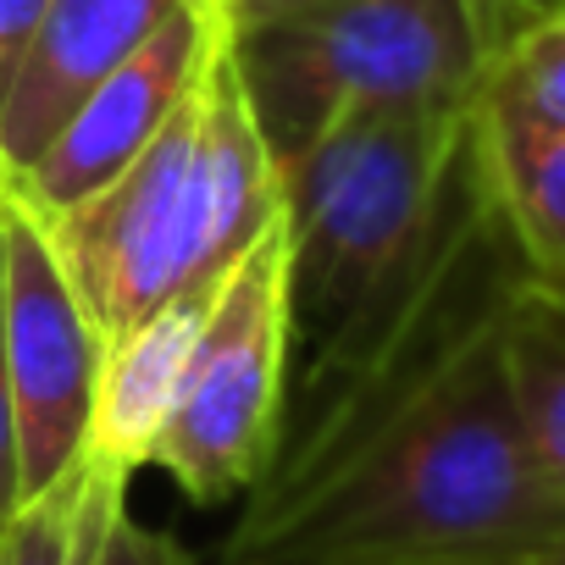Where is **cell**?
<instances>
[{
  "instance_id": "cell-1",
  "label": "cell",
  "mask_w": 565,
  "mask_h": 565,
  "mask_svg": "<svg viewBox=\"0 0 565 565\" xmlns=\"http://www.w3.org/2000/svg\"><path fill=\"white\" fill-rule=\"evenodd\" d=\"M504 317L372 449L271 521L233 526L216 559L510 565L559 543L565 493L526 444L504 372Z\"/></svg>"
},
{
  "instance_id": "cell-2",
  "label": "cell",
  "mask_w": 565,
  "mask_h": 565,
  "mask_svg": "<svg viewBox=\"0 0 565 565\" xmlns=\"http://www.w3.org/2000/svg\"><path fill=\"white\" fill-rule=\"evenodd\" d=\"M526 277L532 271L488 194L471 111L466 150L416 244L295 366L277 455L233 526L271 521L372 449L510 311Z\"/></svg>"
},
{
  "instance_id": "cell-3",
  "label": "cell",
  "mask_w": 565,
  "mask_h": 565,
  "mask_svg": "<svg viewBox=\"0 0 565 565\" xmlns=\"http://www.w3.org/2000/svg\"><path fill=\"white\" fill-rule=\"evenodd\" d=\"M282 216V172L216 29L200 84L150 150L78 211L40 222L78 300L117 344L178 295H205Z\"/></svg>"
},
{
  "instance_id": "cell-4",
  "label": "cell",
  "mask_w": 565,
  "mask_h": 565,
  "mask_svg": "<svg viewBox=\"0 0 565 565\" xmlns=\"http://www.w3.org/2000/svg\"><path fill=\"white\" fill-rule=\"evenodd\" d=\"M222 40L277 172L350 111L477 106L493 62L477 0H306Z\"/></svg>"
},
{
  "instance_id": "cell-5",
  "label": "cell",
  "mask_w": 565,
  "mask_h": 565,
  "mask_svg": "<svg viewBox=\"0 0 565 565\" xmlns=\"http://www.w3.org/2000/svg\"><path fill=\"white\" fill-rule=\"evenodd\" d=\"M477 106L350 111L282 167L295 344L317 350L427 227Z\"/></svg>"
},
{
  "instance_id": "cell-6",
  "label": "cell",
  "mask_w": 565,
  "mask_h": 565,
  "mask_svg": "<svg viewBox=\"0 0 565 565\" xmlns=\"http://www.w3.org/2000/svg\"><path fill=\"white\" fill-rule=\"evenodd\" d=\"M289 377V216H277L266 238L249 244L244 260L222 277L150 466H161L194 504L249 499L277 455Z\"/></svg>"
},
{
  "instance_id": "cell-7",
  "label": "cell",
  "mask_w": 565,
  "mask_h": 565,
  "mask_svg": "<svg viewBox=\"0 0 565 565\" xmlns=\"http://www.w3.org/2000/svg\"><path fill=\"white\" fill-rule=\"evenodd\" d=\"M0 344H7V377L18 405L23 444V488L29 499L62 482L84 449L100 399V372L111 339L78 300L73 277L40 227L7 189H0Z\"/></svg>"
},
{
  "instance_id": "cell-8",
  "label": "cell",
  "mask_w": 565,
  "mask_h": 565,
  "mask_svg": "<svg viewBox=\"0 0 565 565\" xmlns=\"http://www.w3.org/2000/svg\"><path fill=\"white\" fill-rule=\"evenodd\" d=\"M216 45V18L178 7L51 139V150L12 183H0L29 216L56 222L78 211L89 194H100L111 178H122L150 139L172 122V111L189 100V89L205 73V56Z\"/></svg>"
},
{
  "instance_id": "cell-9",
  "label": "cell",
  "mask_w": 565,
  "mask_h": 565,
  "mask_svg": "<svg viewBox=\"0 0 565 565\" xmlns=\"http://www.w3.org/2000/svg\"><path fill=\"white\" fill-rule=\"evenodd\" d=\"M178 12V0H51L0 106V183L23 178L67 117Z\"/></svg>"
},
{
  "instance_id": "cell-10",
  "label": "cell",
  "mask_w": 565,
  "mask_h": 565,
  "mask_svg": "<svg viewBox=\"0 0 565 565\" xmlns=\"http://www.w3.org/2000/svg\"><path fill=\"white\" fill-rule=\"evenodd\" d=\"M216 289L167 300L161 311H150L139 328H128L106 350L100 399H95V422H89V449L106 455L111 466H122V471L150 466V449H156V438L172 416V399L183 388V372H189V355L200 344V328L211 317Z\"/></svg>"
},
{
  "instance_id": "cell-11",
  "label": "cell",
  "mask_w": 565,
  "mask_h": 565,
  "mask_svg": "<svg viewBox=\"0 0 565 565\" xmlns=\"http://www.w3.org/2000/svg\"><path fill=\"white\" fill-rule=\"evenodd\" d=\"M477 156L488 194L543 289L565 295V134L532 122L526 111L477 95Z\"/></svg>"
},
{
  "instance_id": "cell-12",
  "label": "cell",
  "mask_w": 565,
  "mask_h": 565,
  "mask_svg": "<svg viewBox=\"0 0 565 565\" xmlns=\"http://www.w3.org/2000/svg\"><path fill=\"white\" fill-rule=\"evenodd\" d=\"M504 372L543 477L565 493V295L521 282L504 317Z\"/></svg>"
},
{
  "instance_id": "cell-13",
  "label": "cell",
  "mask_w": 565,
  "mask_h": 565,
  "mask_svg": "<svg viewBox=\"0 0 565 565\" xmlns=\"http://www.w3.org/2000/svg\"><path fill=\"white\" fill-rule=\"evenodd\" d=\"M128 482L134 471L84 449L62 482L23 499L12 526L0 532V565H95L106 521L128 504Z\"/></svg>"
},
{
  "instance_id": "cell-14",
  "label": "cell",
  "mask_w": 565,
  "mask_h": 565,
  "mask_svg": "<svg viewBox=\"0 0 565 565\" xmlns=\"http://www.w3.org/2000/svg\"><path fill=\"white\" fill-rule=\"evenodd\" d=\"M482 89L532 122L565 134V7L526 18L488 62Z\"/></svg>"
},
{
  "instance_id": "cell-15",
  "label": "cell",
  "mask_w": 565,
  "mask_h": 565,
  "mask_svg": "<svg viewBox=\"0 0 565 565\" xmlns=\"http://www.w3.org/2000/svg\"><path fill=\"white\" fill-rule=\"evenodd\" d=\"M95 565H194V554L178 543V532L145 526V521L122 504V510L106 521V537H100Z\"/></svg>"
},
{
  "instance_id": "cell-16",
  "label": "cell",
  "mask_w": 565,
  "mask_h": 565,
  "mask_svg": "<svg viewBox=\"0 0 565 565\" xmlns=\"http://www.w3.org/2000/svg\"><path fill=\"white\" fill-rule=\"evenodd\" d=\"M7 271V255H0ZM29 488H23V444H18V405H12V377H7V344H0V532L12 526V515L23 510Z\"/></svg>"
},
{
  "instance_id": "cell-17",
  "label": "cell",
  "mask_w": 565,
  "mask_h": 565,
  "mask_svg": "<svg viewBox=\"0 0 565 565\" xmlns=\"http://www.w3.org/2000/svg\"><path fill=\"white\" fill-rule=\"evenodd\" d=\"M45 12H51V0H0V106H7V95L23 73V56H29Z\"/></svg>"
},
{
  "instance_id": "cell-18",
  "label": "cell",
  "mask_w": 565,
  "mask_h": 565,
  "mask_svg": "<svg viewBox=\"0 0 565 565\" xmlns=\"http://www.w3.org/2000/svg\"><path fill=\"white\" fill-rule=\"evenodd\" d=\"M295 7H306V0H216L211 18H216L222 34H244V29H260V23L295 12Z\"/></svg>"
},
{
  "instance_id": "cell-19",
  "label": "cell",
  "mask_w": 565,
  "mask_h": 565,
  "mask_svg": "<svg viewBox=\"0 0 565 565\" xmlns=\"http://www.w3.org/2000/svg\"><path fill=\"white\" fill-rule=\"evenodd\" d=\"M482 7V23H488V45L499 51L526 18H537V12H554L559 0H477Z\"/></svg>"
},
{
  "instance_id": "cell-20",
  "label": "cell",
  "mask_w": 565,
  "mask_h": 565,
  "mask_svg": "<svg viewBox=\"0 0 565 565\" xmlns=\"http://www.w3.org/2000/svg\"><path fill=\"white\" fill-rule=\"evenodd\" d=\"M266 565H399V559H266ZM521 565V559H510Z\"/></svg>"
},
{
  "instance_id": "cell-21",
  "label": "cell",
  "mask_w": 565,
  "mask_h": 565,
  "mask_svg": "<svg viewBox=\"0 0 565 565\" xmlns=\"http://www.w3.org/2000/svg\"><path fill=\"white\" fill-rule=\"evenodd\" d=\"M521 565H565V537H559V543H548L543 554H532V559H521Z\"/></svg>"
},
{
  "instance_id": "cell-22",
  "label": "cell",
  "mask_w": 565,
  "mask_h": 565,
  "mask_svg": "<svg viewBox=\"0 0 565 565\" xmlns=\"http://www.w3.org/2000/svg\"><path fill=\"white\" fill-rule=\"evenodd\" d=\"M178 7H189V12H205V18H211V7H216V0H178Z\"/></svg>"
},
{
  "instance_id": "cell-23",
  "label": "cell",
  "mask_w": 565,
  "mask_h": 565,
  "mask_svg": "<svg viewBox=\"0 0 565 565\" xmlns=\"http://www.w3.org/2000/svg\"><path fill=\"white\" fill-rule=\"evenodd\" d=\"M559 7H565V0H559Z\"/></svg>"
}]
</instances>
